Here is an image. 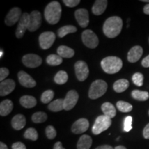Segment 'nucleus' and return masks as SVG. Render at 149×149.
<instances>
[{"instance_id":"1","label":"nucleus","mask_w":149,"mask_h":149,"mask_svg":"<svg viewBox=\"0 0 149 149\" xmlns=\"http://www.w3.org/2000/svg\"><path fill=\"white\" fill-rule=\"evenodd\" d=\"M122 26L123 22L120 17H111L104 22L103 32L109 38H115L120 35Z\"/></svg>"},{"instance_id":"2","label":"nucleus","mask_w":149,"mask_h":149,"mask_svg":"<svg viewBox=\"0 0 149 149\" xmlns=\"http://www.w3.org/2000/svg\"><path fill=\"white\" fill-rule=\"evenodd\" d=\"M61 15V6L58 1H53L46 6L44 16L46 22L51 25H55L59 22Z\"/></svg>"},{"instance_id":"3","label":"nucleus","mask_w":149,"mask_h":149,"mask_svg":"<svg viewBox=\"0 0 149 149\" xmlns=\"http://www.w3.org/2000/svg\"><path fill=\"white\" fill-rule=\"evenodd\" d=\"M122 60L115 56H110L104 58L101 61V66L107 74H115L122 69Z\"/></svg>"},{"instance_id":"4","label":"nucleus","mask_w":149,"mask_h":149,"mask_svg":"<svg viewBox=\"0 0 149 149\" xmlns=\"http://www.w3.org/2000/svg\"><path fill=\"white\" fill-rule=\"evenodd\" d=\"M107 83L102 79H97L91 84L88 91V97L91 100H96L102 97L107 92Z\"/></svg>"},{"instance_id":"5","label":"nucleus","mask_w":149,"mask_h":149,"mask_svg":"<svg viewBox=\"0 0 149 149\" xmlns=\"http://www.w3.org/2000/svg\"><path fill=\"white\" fill-rule=\"evenodd\" d=\"M112 124L111 119L105 115H100L97 117L92 128V132L94 135H97L102 132L107 130Z\"/></svg>"},{"instance_id":"6","label":"nucleus","mask_w":149,"mask_h":149,"mask_svg":"<svg viewBox=\"0 0 149 149\" xmlns=\"http://www.w3.org/2000/svg\"><path fill=\"white\" fill-rule=\"evenodd\" d=\"M81 40L84 44L89 48H95L99 44V39L97 35L91 30H86L81 34Z\"/></svg>"},{"instance_id":"7","label":"nucleus","mask_w":149,"mask_h":149,"mask_svg":"<svg viewBox=\"0 0 149 149\" xmlns=\"http://www.w3.org/2000/svg\"><path fill=\"white\" fill-rule=\"evenodd\" d=\"M56 36L53 32L47 31L44 32L40 35L39 37V42L40 46L43 50H47L53 46L55 42Z\"/></svg>"},{"instance_id":"8","label":"nucleus","mask_w":149,"mask_h":149,"mask_svg":"<svg viewBox=\"0 0 149 149\" xmlns=\"http://www.w3.org/2000/svg\"><path fill=\"white\" fill-rule=\"evenodd\" d=\"M74 70L76 77L80 81H84L88 77L89 68L85 61L81 60L77 61L74 64Z\"/></svg>"},{"instance_id":"9","label":"nucleus","mask_w":149,"mask_h":149,"mask_svg":"<svg viewBox=\"0 0 149 149\" xmlns=\"http://www.w3.org/2000/svg\"><path fill=\"white\" fill-rule=\"evenodd\" d=\"M30 24V14L24 13L19 21L17 28L16 30V37L18 39L22 38L25 34L26 30H29Z\"/></svg>"},{"instance_id":"10","label":"nucleus","mask_w":149,"mask_h":149,"mask_svg":"<svg viewBox=\"0 0 149 149\" xmlns=\"http://www.w3.org/2000/svg\"><path fill=\"white\" fill-rule=\"evenodd\" d=\"M79 100V94L77 91L71 90L67 93L64 100V109L65 111H70L73 109Z\"/></svg>"},{"instance_id":"11","label":"nucleus","mask_w":149,"mask_h":149,"mask_svg":"<svg viewBox=\"0 0 149 149\" xmlns=\"http://www.w3.org/2000/svg\"><path fill=\"white\" fill-rule=\"evenodd\" d=\"M22 62L24 66L28 68H34L39 67L42 64V59L40 56L35 54H27L22 58Z\"/></svg>"},{"instance_id":"12","label":"nucleus","mask_w":149,"mask_h":149,"mask_svg":"<svg viewBox=\"0 0 149 149\" xmlns=\"http://www.w3.org/2000/svg\"><path fill=\"white\" fill-rule=\"evenodd\" d=\"M22 15V10L19 8L15 7L10 9L8 13L7 14L5 19V23L8 26H12L15 24L17 22L19 21L20 18Z\"/></svg>"},{"instance_id":"13","label":"nucleus","mask_w":149,"mask_h":149,"mask_svg":"<svg viewBox=\"0 0 149 149\" xmlns=\"http://www.w3.org/2000/svg\"><path fill=\"white\" fill-rule=\"evenodd\" d=\"M74 17L77 23L81 28H86L89 24V14L85 8L77 9L74 12Z\"/></svg>"},{"instance_id":"14","label":"nucleus","mask_w":149,"mask_h":149,"mask_svg":"<svg viewBox=\"0 0 149 149\" xmlns=\"http://www.w3.org/2000/svg\"><path fill=\"white\" fill-rule=\"evenodd\" d=\"M18 79L20 84L26 88H33L36 86V81L30 74L23 70L18 72Z\"/></svg>"},{"instance_id":"15","label":"nucleus","mask_w":149,"mask_h":149,"mask_svg":"<svg viewBox=\"0 0 149 149\" xmlns=\"http://www.w3.org/2000/svg\"><path fill=\"white\" fill-rule=\"evenodd\" d=\"M42 24V16L38 10H34L30 14V24L29 31L34 32L40 27Z\"/></svg>"},{"instance_id":"16","label":"nucleus","mask_w":149,"mask_h":149,"mask_svg":"<svg viewBox=\"0 0 149 149\" xmlns=\"http://www.w3.org/2000/svg\"><path fill=\"white\" fill-rule=\"evenodd\" d=\"M89 122L85 118H80L73 123L71 130L74 134H81L84 133L88 129Z\"/></svg>"},{"instance_id":"17","label":"nucleus","mask_w":149,"mask_h":149,"mask_svg":"<svg viewBox=\"0 0 149 149\" xmlns=\"http://www.w3.org/2000/svg\"><path fill=\"white\" fill-rule=\"evenodd\" d=\"M15 82L11 79H5L0 84V95L1 97L8 95L14 91Z\"/></svg>"},{"instance_id":"18","label":"nucleus","mask_w":149,"mask_h":149,"mask_svg":"<svg viewBox=\"0 0 149 149\" xmlns=\"http://www.w3.org/2000/svg\"><path fill=\"white\" fill-rule=\"evenodd\" d=\"M143 55V48L139 46H133L128 53V61L130 63H135Z\"/></svg>"},{"instance_id":"19","label":"nucleus","mask_w":149,"mask_h":149,"mask_svg":"<svg viewBox=\"0 0 149 149\" xmlns=\"http://www.w3.org/2000/svg\"><path fill=\"white\" fill-rule=\"evenodd\" d=\"M108 5V1L107 0H97L95 1L92 7L93 13L95 15H100L103 14L107 9Z\"/></svg>"},{"instance_id":"20","label":"nucleus","mask_w":149,"mask_h":149,"mask_svg":"<svg viewBox=\"0 0 149 149\" xmlns=\"http://www.w3.org/2000/svg\"><path fill=\"white\" fill-rule=\"evenodd\" d=\"M26 117L22 114L16 115L15 116L13 117L12 121H11L13 128L16 130L22 129L26 126Z\"/></svg>"},{"instance_id":"21","label":"nucleus","mask_w":149,"mask_h":149,"mask_svg":"<svg viewBox=\"0 0 149 149\" xmlns=\"http://www.w3.org/2000/svg\"><path fill=\"white\" fill-rule=\"evenodd\" d=\"M13 109V104L10 100H5L0 104V115L1 116H6L10 114Z\"/></svg>"},{"instance_id":"22","label":"nucleus","mask_w":149,"mask_h":149,"mask_svg":"<svg viewBox=\"0 0 149 149\" xmlns=\"http://www.w3.org/2000/svg\"><path fill=\"white\" fill-rule=\"evenodd\" d=\"M19 103L26 109H32L37 105V100L33 96L24 95L19 100Z\"/></svg>"},{"instance_id":"23","label":"nucleus","mask_w":149,"mask_h":149,"mask_svg":"<svg viewBox=\"0 0 149 149\" xmlns=\"http://www.w3.org/2000/svg\"><path fill=\"white\" fill-rule=\"evenodd\" d=\"M92 138L88 135H84L80 137L77 144V149H90L92 145Z\"/></svg>"},{"instance_id":"24","label":"nucleus","mask_w":149,"mask_h":149,"mask_svg":"<svg viewBox=\"0 0 149 149\" xmlns=\"http://www.w3.org/2000/svg\"><path fill=\"white\" fill-rule=\"evenodd\" d=\"M102 111H103L104 115L109 118L113 119L116 115V109L114 106L110 102H105L102 105Z\"/></svg>"},{"instance_id":"25","label":"nucleus","mask_w":149,"mask_h":149,"mask_svg":"<svg viewBox=\"0 0 149 149\" xmlns=\"http://www.w3.org/2000/svg\"><path fill=\"white\" fill-rule=\"evenodd\" d=\"M57 53L58 55L62 58H71L74 55L73 49L66 46H60L57 48Z\"/></svg>"},{"instance_id":"26","label":"nucleus","mask_w":149,"mask_h":149,"mask_svg":"<svg viewBox=\"0 0 149 149\" xmlns=\"http://www.w3.org/2000/svg\"><path fill=\"white\" fill-rule=\"evenodd\" d=\"M129 86V82L127 79H121L117 80L113 84V89L116 93H122L125 91Z\"/></svg>"},{"instance_id":"27","label":"nucleus","mask_w":149,"mask_h":149,"mask_svg":"<svg viewBox=\"0 0 149 149\" xmlns=\"http://www.w3.org/2000/svg\"><path fill=\"white\" fill-rule=\"evenodd\" d=\"M77 28L72 25H66L64 26L61 27L60 29H58L57 31V35H58L59 37L62 38L66 36V35L69 34V33H73L77 32Z\"/></svg>"},{"instance_id":"28","label":"nucleus","mask_w":149,"mask_h":149,"mask_svg":"<svg viewBox=\"0 0 149 149\" xmlns=\"http://www.w3.org/2000/svg\"><path fill=\"white\" fill-rule=\"evenodd\" d=\"M48 109L50 111L53 112H58L62 111L64 109V100L62 99H57V100H54L48 104Z\"/></svg>"},{"instance_id":"29","label":"nucleus","mask_w":149,"mask_h":149,"mask_svg":"<svg viewBox=\"0 0 149 149\" xmlns=\"http://www.w3.org/2000/svg\"><path fill=\"white\" fill-rule=\"evenodd\" d=\"M131 95L133 99L141 102L146 101L149 98V93L147 91L134 90L132 91Z\"/></svg>"},{"instance_id":"30","label":"nucleus","mask_w":149,"mask_h":149,"mask_svg":"<svg viewBox=\"0 0 149 149\" xmlns=\"http://www.w3.org/2000/svg\"><path fill=\"white\" fill-rule=\"evenodd\" d=\"M68 79V74L64 70H60L55 74L54 77V81L56 84L59 85L64 84L65 83L67 82Z\"/></svg>"},{"instance_id":"31","label":"nucleus","mask_w":149,"mask_h":149,"mask_svg":"<svg viewBox=\"0 0 149 149\" xmlns=\"http://www.w3.org/2000/svg\"><path fill=\"white\" fill-rule=\"evenodd\" d=\"M62 57L58 55L52 54L46 57V62L50 66H59L62 63Z\"/></svg>"},{"instance_id":"32","label":"nucleus","mask_w":149,"mask_h":149,"mask_svg":"<svg viewBox=\"0 0 149 149\" xmlns=\"http://www.w3.org/2000/svg\"><path fill=\"white\" fill-rule=\"evenodd\" d=\"M48 116L44 112H36L32 115V121L36 124H40L46 122Z\"/></svg>"},{"instance_id":"33","label":"nucleus","mask_w":149,"mask_h":149,"mask_svg":"<svg viewBox=\"0 0 149 149\" xmlns=\"http://www.w3.org/2000/svg\"><path fill=\"white\" fill-rule=\"evenodd\" d=\"M117 108L122 113H128L133 110V106L130 103L124 101H119L116 104Z\"/></svg>"},{"instance_id":"34","label":"nucleus","mask_w":149,"mask_h":149,"mask_svg":"<svg viewBox=\"0 0 149 149\" xmlns=\"http://www.w3.org/2000/svg\"><path fill=\"white\" fill-rule=\"evenodd\" d=\"M24 137L31 141H36L38 139V133L34 128H29L24 133Z\"/></svg>"},{"instance_id":"35","label":"nucleus","mask_w":149,"mask_h":149,"mask_svg":"<svg viewBox=\"0 0 149 149\" xmlns=\"http://www.w3.org/2000/svg\"><path fill=\"white\" fill-rule=\"evenodd\" d=\"M54 97V92L52 90L44 91L41 96V101L44 104H48L51 102Z\"/></svg>"},{"instance_id":"36","label":"nucleus","mask_w":149,"mask_h":149,"mask_svg":"<svg viewBox=\"0 0 149 149\" xmlns=\"http://www.w3.org/2000/svg\"><path fill=\"white\" fill-rule=\"evenodd\" d=\"M132 80L134 84L137 86H141L143 85V81H144V76L141 72H135L132 77Z\"/></svg>"},{"instance_id":"37","label":"nucleus","mask_w":149,"mask_h":149,"mask_svg":"<svg viewBox=\"0 0 149 149\" xmlns=\"http://www.w3.org/2000/svg\"><path fill=\"white\" fill-rule=\"evenodd\" d=\"M46 135L48 139H53L55 138L57 135V132H56L55 128L53 126H48L46 128Z\"/></svg>"},{"instance_id":"38","label":"nucleus","mask_w":149,"mask_h":149,"mask_svg":"<svg viewBox=\"0 0 149 149\" xmlns=\"http://www.w3.org/2000/svg\"><path fill=\"white\" fill-rule=\"evenodd\" d=\"M132 121L133 118L131 116H127L124 120V130L126 132H129L133 128L132 127Z\"/></svg>"},{"instance_id":"39","label":"nucleus","mask_w":149,"mask_h":149,"mask_svg":"<svg viewBox=\"0 0 149 149\" xmlns=\"http://www.w3.org/2000/svg\"><path fill=\"white\" fill-rule=\"evenodd\" d=\"M63 2L66 6L70 7V8H73V7L77 6L80 3L79 0H63Z\"/></svg>"},{"instance_id":"40","label":"nucleus","mask_w":149,"mask_h":149,"mask_svg":"<svg viewBox=\"0 0 149 149\" xmlns=\"http://www.w3.org/2000/svg\"><path fill=\"white\" fill-rule=\"evenodd\" d=\"M9 70L6 68H1L0 69V81H4L6 78L8 76Z\"/></svg>"},{"instance_id":"41","label":"nucleus","mask_w":149,"mask_h":149,"mask_svg":"<svg viewBox=\"0 0 149 149\" xmlns=\"http://www.w3.org/2000/svg\"><path fill=\"white\" fill-rule=\"evenodd\" d=\"M13 149H26L25 145H24L22 142H15L12 145Z\"/></svg>"},{"instance_id":"42","label":"nucleus","mask_w":149,"mask_h":149,"mask_svg":"<svg viewBox=\"0 0 149 149\" xmlns=\"http://www.w3.org/2000/svg\"><path fill=\"white\" fill-rule=\"evenodd\" d=\"M143 136L145 139H149V123L145 126L144 130H143Z\"/></svg>"},{"instance_id":"43","label":"nucleus","mask_w":149,"mask_h":149,"mask_svg":"<svg viewBox=\"0 0 149 149\" xmlns=\"http://www.w3.org/2000/svg\"><path fill=\"white\" fill-rule=\"evenodd\" d=\"M141 65L144 68H149V55L143 59V60L141 61Z\"/></svg>"},{"instance_id":"44","label":"nucleus","mask_w":149,"mask_h":149,"mask_svg":"<svg viewBox=\"0 0 149 149\" xmlns=\"http://www.w3.org/2000/svg\"><path fill=\"white\" fill-rule=\"evenodd\" d=\"M53 149H65V148L63 147L61 142H60V141H57V142H56L55 145H54Z\"/></svg>"},{"instance_id":"45","label":"nucleus","mask_w":149,"mask_h":149,"mask_svg":"<svg viewBox=\"0 0 149 149\" xmlns=\"http://www.w3.org/2000/svg\"><path fill=\"white\" fill-rule=\"evenodd\" d=\"M95 149H115L110 145H102V146H100L97 147Z\"/></svg>"},{"instance_id":"46","label":"nucleus","mask_w":149,"mask_h":149,"mask_svg":"<svg viewBox=\"0 0 149 149\" xmlns=\"http://www.w3.org/2000/svg\"><path fill=\"white\" fill-rule=\"evenodd\" d=\"M144 13L146 15H149V3L144 7Z\"/></svg>"},{"instance_id":"47","label":"nucleus","mask_w":149,"mask_h":149,"mask_svg":"<svg viewBox=\"0 0 149 149\" xmlns=\"http://www.w3.org/2000/svg\"><path fill=\"white\" fill-rule=\"evenodd\" d=\"M0 149H8V146H7L4 143L0 142Z\"/></svg>"},{"instance_id":"48","label":"nucleus","mask_w":149,"mask_h":149,"mask_svg":"<svg viewBox=\"0 0 149 149\" xmlns=\"http://www.w3.org/2000/svg\"><path fill=\"white\" fill-rule=\"evenodd\" d=\"M115 149H126V148L124 146H117L115 147Z\"/></svg>"},{"instance_id":"49","label":"nucleus","mask_w":149,"mask_h":149,"mask_svg":"<svg viewBox=\"0 0 149 149\" xmlns=\"http://www.w3.org/2000/svg\"><path fill=\"white\" fill-rule=\"evenodd\" d=\"M3 55V52L1 50V52H0V57H1V58Z\"/></svg>"},{"instance_id":"50","label":"nucleus","mask_w":149,"mask_h":149,"mask_svg":"<svg viewBox=\"0 0 149 149\" xmlns=\"http://www.w3.org/2000/svg\"><path fill=\"white\" fill-rule=\"evenodd\" d=\"M141 1H143V2H147V3H149V0H142Z\"/></svg>"},{"instance_id":"51","label":"nucleus","mask_w":149,"mask_h":149,"mask_svg":"<svg viewBox=\"0 0 149 149\" xmlns=\"http://www.w3.org/2000/svg\"><path fill=\"white\" fill-rule=\"evenodd\" d=\"M148 115H149V111H148Z\"/></svg>"}]
</instances>
